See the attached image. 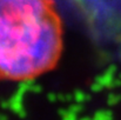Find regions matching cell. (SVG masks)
<instances>
[{"label":"cell","mask_w":121,"mask_h":120,"mask_svg":"<svg viewBox=\"0 0 121 120\" xmlns=\"http://www.w3.org/2000/svg\"><path fill=\"white\" fill-rule=\"evenodd\" d=\"M61 48V22L52 0H1L4 78L40 76L56 64Z\"/></svg>","instance_id":"6da1fadb"}]
</instances>
